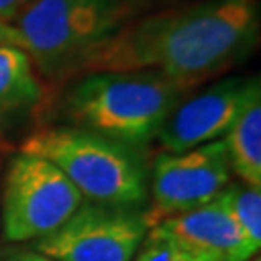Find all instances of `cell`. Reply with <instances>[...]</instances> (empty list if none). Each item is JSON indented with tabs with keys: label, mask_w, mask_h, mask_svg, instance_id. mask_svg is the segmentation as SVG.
Returning <instances> with one entry per match:
<instances>
[{
	"label": "cell",
	"mask_w": 261,
	"mask_h": 261,
	"mask_svg": "<svg viewBox=\"0 0 261 261\" xmlns=\"http://www.w3.org/2000/svg\"><path fill=\"white\" fill-rule=\"evenodd\" d=\"M219 201L224 205L234 223L244 230L250 242L259 250L261 246V188L246 182H228L219 194Z\"/></svg>",
	"instance_id": "12"
},
{
	"label": "cell",
	"mask_w": 261,
	"mask_h": 261,
	"mask_svg": "<svg viewBox=\"0 0 261 261\" xmlns=\"http://www.w3.org/2000/svg\"><path fill=\"white\" fill-rule=\"evenodd\" d=\"M257 39V0H207L128 19L75 75L155 70L188 91L240 62Z\"/></svg>",
	"instance_id": "1"
},
{
	"label": "cell",
	"mask_w": 261,
	"mask_h": 261,
	"mask_svg": "<svg viewBox=\"0 0 261 261\" xmlns=\"http://www.w3.org/2000/svg\"><path fill=\"white\" fill-rule=\"evenodd\" d=\"M21 153L53 163L84 199L138 207L147 199V174L130 145L84 128H45L21 143Z\"/></svg>",
	"instance_id": "3"
},
{
	"label": "cell",
	"mask_w": 261,
	"mask_h": 261,
	"mask_svg": "<svg viewBox=\"0 0 261 261\" xmlns=\"http://www.w3.org/2000/svg\"><path fill=\"white\" fill-rule=\"evenodd\" d=\"M12 261H55V259H50V257L43 255V253H25V255H19V257H16V259Z\"/></svg>",
	"instance_id": "16"
},
{
	"label": "cell",
	"mask_w": 261,
	"mask_h": 261,
	"mask_svg": "<svg viewBox=\"0 0 261 261\" xmlns=\"http://www.w3.org/2000/svg\"><path fill=\"white\" fill-rule=\"evenodd\" d=\"M132 261H196L174 242L149 230Z\"/></svg>",
	"instance_id": "13"
},
{
	"label": "cell",
	"mask_w": 261,
	"mask_h": 261,
	"mask_svg": "<svg viewBox=\"0 0 261 261\" xmlns=\"http://www.w3.org/2000/svg\"><path fill=\"white\" fill-rule=\"evenodd\" d=\"M43 85L29 55L18 45H0V116L37 105Z\"/></svg>",
	"instance_id": "11"
},
{
	"label": "cell",
	"mask_w": 261,
	"mask_h": 261,
	"mask_svg": "<svg viewBox=\"0 0 261 261\" xmlns=\"http://www.w3.org/2000/svg\"><path fill=\"white\" fill-rule=\"evenodd\" d=\"M149 230L174 242L196 261H250L257 253V248L234 223L219 197L168 217Z\"/></svg>",
	"instance_id": "9"
},
{
	"label": "cell",
	"mask_w": 261,
	"mask_h": 261,
	"mask_svg": "<svg viewBox=\"0 0 261 261\" xmlns=\"http://www.w3.org/2000/svg\"><path fill=\"white\" fill-rule=\"evenodd\" d=\"M182 93L186 91L155 70L93 72L68 91L64 114L75 128L138 145L157 138Z\"/></svg>",
	"instance_id": "2"
},
{
	"label": "cell",
	"mask_w": 261,
	"mask_h": 261,
	"mask_svg": "<svg viewBox=\"0 0 261 261\" xmlns=\"http://www.w3.org/2000/svg\"><path fill=\"white\" fill-rule=\"evenodd\" d=\"M253 82L255 77H230L211 85L186 103H178L157 134L165 151L184 153L223 140L246 103Z\"/></svg>",
	"instance_id": "8"
},
{
	"label": "cell",
	"mask_w": 261,
	"mask_h": 261,
	"mask_svg": "<svg viewBox=\"0 0 261 261\" xmlns=\"http://www.w3.org/2000/svg\"><path fill=\"white\" fill-rule=\"evenodd\" d=\"M232 168L224 140L184 153H161L151 172V207L147 224L209 203L230 182Z\"/></svg>",
	"instance_id": "7"
},
{
	"label": "cell",
	"mask_w": 261,
	"mask_h": 261,
	"mask_svg": "<svg viewBox=\"0 0 261 261\" xmlns=\"http://www.w3.org/2000/svg\"><path fill=\"white\" fill-rule=\"evenodd\" d=\"M232 174L240 182L261 188V85L255 77L246 103L224 134Z\"/></svg>",
	"instance_id": "10"
},
{
	"label": "cell",
	"mask_w": 261,
	"mask_h": 261,
	"mask_svg": "<svg viewBox=\"0 0 261 261\" xmlns=\"http://www.w3.org/2000/svg\"><path fill=\"white\" fill-rule=\"evenodd\" d=\"M0 45H18L19 47V37L18 31L14 25L0 21Z\"/></svg>",
	"instance_id": "15"
},
{
	"label": "cell",
	"mask_w": 261,
	"mask_h": 261,
	"mask_svg": "<svg viewBox=\"0 0 261 261\" xmlns=\"http://www.w3.org/2000/svg\"><path fill=\"white\" fill-rule=\"evenodd\" d=\"M33 0H0V21L14 25L19 14L28 8Z\"/></svg>",
	"instance_id": "14"
},
{
	"label": "cell",
	"mask_w": 261,
	"mask_h": 261,
	"mask_svg": "<svg viewBox=\"0 0 261 261\" xmlns=\"http://www.w3.org/2000/svg\"><path fill=\"white\" fill-rule=\"evenodd\" d=\"M84 203L74 184L45 159L19 153L10 163L2 194V232L25 242L55 232Z\"/></svg>",
	"instance_id": "5"
},
{
	"label": "cell",
	"mask_w": 261,
	"mask_h": 261,
	"mask_svg": "<svg viewBox=\"0 0 261 261\" xmlns=\"http://www.w3.org/2000/svg\"><path fill=\"white\" fill-rule=\"evenodd\" d=\"M250 261H259V257H255V259H253V257H252V259H250Z\"/></svg>",
	"instance_id": "17"
},
{
	"label": "cell",
	"mask_w": 261,
	"mask_h": 261,
	"mask_svg": "<svg viewBox=\"0 0 261 261\" xmlns=\"http://www.w3.org/2000/svg\"><path fill=\"white\" fill-rule=\"evenodd\" d=\"M126 0H33L14 21L19 47L48 77L75 75L128 21Z\"/></svg>",
	"instance_id": "4"
},
{
	"label": "cell",
	"mask_w": 261,
	"mask_h": 261,
	"mask_svg": "<svg viewBox=\"0 0 261 261\" xmlns=\"http://www.w3.org/2000/svg\"><path fill=\"white\" fill-rule=\"evenodd\" d=\"M147 232L145 211L89 201L39 238L37 252L55 261H132Z\"/></svg>",
	"instance_id": "6"
}]
</instances>
